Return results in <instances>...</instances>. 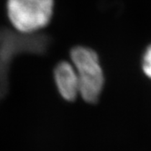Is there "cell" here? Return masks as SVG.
<instances>
[{"label":"cell","mask_w":151,"mask_h":151,"mask_svg":"<svg viewBox=\"0 0 151 151\" xmlns=\"http://www.w3.org/2000/svg\"><path fill=\"white\" fill-rule=\"evenodd\" d=\"M55 80L58 92L62 98L68 101H73L79 95L78 75L73 65L63 61L55 68Z\"/></svg>","instance_id":"3957f363"},{"label":"cell","mask_w":151,"mask_h":151,"mask_svg":"<svg viewBox=\"0 0 151 151\" xmlns=\"http://www.w3.org/2000/svg\"><path fill=\"white\" fill-rule=\"evenodd\" d=\"M70 57L78 75L79 95L85 101L95 103L104 86V74L98 55L88 47H77L72 49Z\"/></svg>","instance_id":"6da1fadb"},{"label":"cell","mask_w":151,"mask_h":151,"mask_svg":"<svg viewBox=\"0 0 151 151\" xmlns=\"http://www.w3.org/2000/svg\"><path fill=\"white\" fill-rule=\"evenodd\" d=\"M142 68L147 78L151 79V45L147 48L145 55L143 57Z\"/></svg>","instance_id":"277c9868"},{"label":"cell","mask_w":151,"mask_h":151,"mask_svg":"<svg viewBox=\"0 0 151 151\" xmlns=\"http://www.w3.org/2000/svg\"><path fill=\"white\" fill-rule=\"evenodd\" d=\"M54 0H8L10 22L20 32H34L45 27L53 15Z\"/></svg>","instance_id":"7a4b0ae2"}]
</instances>
